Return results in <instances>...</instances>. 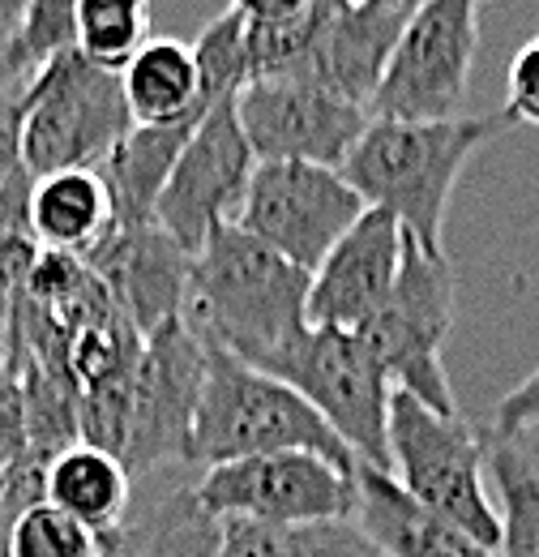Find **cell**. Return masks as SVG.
Listing matches in <instances>:
<instances>
[{
    "mask_svg": "<svg viewBox=\"0 0 539 557\" xmlns=\"http://www.w3.org/2000/svg\"><path fill=\"white\" fill-rule=\"evenodd\" d=\"M313 275L278 258L236 223H223L189 258L185 318L193 331L262 369L309 326Z\"/></svg>",
    "mask_w": 539,
    "mask_h": 557,
    "instance_id": "obj_1",
    "label": "cell"
},
{
    "mask_svg": "<svg viewBox=\"0 0 539 557\" xmlns=\"http://www.w3.org/2000/svg\"><path fill=\"white\" fill-rule=\"evenodd\" d=\"M514 125L518 121L505 108L450 121H368L360 146L342 163V176L368 207L390 210L419 245L441 249L450 194L467 159Z\"/></svg>",
    "mask_w": 539,
    "mask_h": 557,
    "instance_id": "obj_2",
    "label": "cell"
},
{
    "mask_svg": "<svg viewBox=\"0 0 539 557\" xmlns=\"http://www.w3.org/2000/svg\"><path fill=\"white\" fill-rule=\"evenodd\" d=\"M202 348L205 382L198 424H193V463L218 468V463L253 459V455L309 450L347 472L360 468L347 442L317 417V408L300 391H291L287 382L253 369L249 360L231 356L210 339H202Z\"/></svg>",
    "mask_w": 539,
    "mask_h": 557,
    "instance_id": "obj_3",
    "label": "cell"
},
{
    "mask_svg": "<svg viewBox=\"0 0 539 557\" xmlns=\"http://www.w3.org/2000/svg\"><path fill=\"white\" fill-rule=\"evenodd\" d=\"M390 476L428 510L463 528L475 545L501 549V510L488 493V450L484 429L459 417L433 412L415 395L394 391L390 395Z\"/></svg>",
    "mask_w": 539,
    "mask_h": 557,
    "instance_id": "obj_4",
    "label": "cell"
},
{
    "mask_svg": "<svg viewBox=\"0 0 539 557\" xmlns=\"http://www.w3.org/2000/svg\"><path fill=\"white\" fill-rule=\"evenodd\" d=\"M450 326H454V267L446 249L419 245L406 232L399 278L386 305L373 313V322L355 335H364V344L381 360L394 391L415 395L433 412L459 417V399L441 364Z\"/></svg>",
    "mask_w": 539,
    "mask_h": 557,
    "instance_id": "obj_5",
    "label": "cell"
},
{
    "mask_svg": "<svg viewBox=\"0 0 539 557\" xmlns=\"http://www.w3.org/2000/svg\"><path fill=\"white\" fill-rule=\"evenodd\" d=\"M262 373L300 391L364 468L390 472L386 420L394 386L381 360L364 344V335L335 326H304L287 348L270 356Z\"/></svg>",
    "mask_w": 539,
    "mask_h": 557,
    "instance_id": "obj_6",
    "label": "cell"
},
{
    "mask_svg": "<svg viewBox=\"0 0 539 557\" xmlns=\"http://www.w3.org/2000/svg\"><path fill=\"white\" fill-rule=\"evenodd\" d=\"M129 129L134 116L121 90V73L95 70L68 52L35 82L22 129V163L35 181L73 168H103L112 146Z\"/></svg>",
    "mask_w": 539,
    "mask_h": 557,
    "instance_id": "obj_7",
    "label": "cell"
},
{
    "mask_svg": "<svg viewBox=\"0 0 539 557\" xmlns=\"http://www.w3.org/2000/svg\"><path fill=\"white\" fill-rule=\"evenodd\" d=\"M475 52V0H424L406 17L386 73L368 99L373 121H450L467 95Z\"/></svg>",
    "mask_w": 539,
    "mask_h": 557,
    "instance_id": "obj_8",
    "label": "cell"
},
{
    "mask_svg": "<svg viewBox=\"0 0 539 557\" xmlns=\"http://www.w3.org/2000/svg\"><path fill=\"white\" fill-rule=\"evenodd\" d=\"M368 202L342 176L317 163H258L236 227L258 236L300 271H317L326 253L360 223Z\"/></svg>",
    "mask_w": 539,
    "mask_h": 557,
    "instance_id": "obj_9",
    "label": "cell"
},
{
    "mask_svg": "<svg viewBox=\"0 0 539 557\" xmlns=\"http://www.w3.org/2000/svg\"><path fill=\"white\" fill-rule=\"evenodd\" d=\"M198 497L218 519H249L270 528L355 519V472L309 450H278L205 468Z\"/></svg>",
    "mask_w": 539,
    "mask_h": 557,
    "instance_id": "obj_10",
    "label": "cell"
},
{
    "mask_svg": "<svg viewBox=\"0 0 539 557\" xmlns=\"http://www.w3.org/2000/svg\"><path fill=\"white\" fill-rule=\"evenodd\" d=\"M205 348L185 313L146 335L134 369V417L121 463L146 476L163 463H193V424L202 404Z\"/></svg>",
    "mask_w": 539,
    "mask_h": 557,
    "instance_id": "obj_11",
    "label": "cell"
},
{
    "mask_svg": "<svg viewBox=\"0 0 539 557\" xmlns=\"http://www.w3.org/2000/svg\"><path fill=\"white\" fill-rule=\"evenodd\" d=\"M253 172H258V154L240 129L236 95H227V99L210 103L202 125L180 150V159L154 202V227H163L193 258L214 227L236 223Z\"/></svg>",
    "mask_w": 539,
    "mask_h": 557,
    "instance_id": "obj_12",
    "label": "cell"
},
{
    "mask_svg": "<svg viewBox=\"0 0 539 557\" xmlns=\"http://www.w3.org/2000/svg\"><path fill=\"white\" fill-rule=\"evenodd\" d=\"M240 129L258 163H317L342 168L360 146L373 112L326 86H313L291 73L253 77L236 95Z\"/></svg>",
    "mask_w": 539,
    "mask_h": 557,
    "instance_id": "obj_13",
    "label": "cell"
},
{
    "mask_svg": "<svg viewBox=\"0 0 539 557\" xmlns=\"http://www.w3.org/2000/svg\"><path fill=\"white\" fill-rule=\"evenodd\" d=\"M403 223L390 210L368 207L360 223L326 253L309 283V326L364 331L386 305L403 267Z\"/></svg>",
    "mask_w": 539,
    "mask_h": 557,
    "instance_id": "obj_14",
    "label": "cell"
},
{
    "mask_svg": "<svg viewBox=\"0 0 539 557\" xmlns=\"http://www.w3.org/2000/svg\"><path fill=\"white\" fill-rule=\"evenodd\" d=\"M82 262L141 335L159 331L167 318L185 309L189 253L154 223H141V227L116 223Z\"/></svg>",
    "mask_w": 539,
    "mask_h": 557,
    "instance_id": "obj_15",
    "label": "cell"
},
{
    "mask_svg": "<svg viewBox=\"0 0 539 557\" xmlns=\"http://www.w3.org/2000/svg\"><path fill=\"white\" fill-rule=\"evenodd\" d=\"M403 26L406 13L342 9L330 0H317V30H313L309 48L296 57V65H287L283 73L304 77L313 86H326L342 99L368 108Z\"/></svg>",
    "mask_w": 539,
    "mask_h": 557,
    "instance_id": "obj_16",
    "label": "cell"
},
{
    "mask_svg": "<svg viewBox=\"0 0 539 557\" xmlns=\"http://www.w3.org/2000/svg\"><path fill=\"white\" fill-rule=\"evenodd\" d=\"M355 528L381 557H497L463 528L419 506L390 472L355 468Z\"/></svg>",
    "mask_w": 539,
    "mask_h": 557,
    "instance_id": "obj_17",
    "label": "cell"
},
{
    "mask_svg": "<svg viewBox=\"0 0 539 557\" xmlns=\"http://www.w3.org/2000/svg\"><path fill=\"white\" fill-rule=\"evenodd\" d=\"M116 227V202L99 168L39 176L30 189V240L43 253L86 258Z\"/></svg>",
    "mask_w": 539,
    "mask_h": 557,
    "instance_id": "obj_18",
    "label": "cell"
},
{
    "mask_svg": "<svg viewBox=\"0 0 539 557\" xmlns=\"http://www.w3.org/2000/svg\"><path fill=\"white\" fill-rule=\"evenodd\" d=\"M205 112L167 121V125H134L125 138L112 146V154L103 159L99 172H103V181L112 189L116 223L121 227L154 223V202H159V194H163V185H167L180 150L189 146V138L202 125Z\"/></svg>",
    "mask_w": 539,
    "mask_h": 557,
    "instance_id": "obj_19",
    "label": "cell"
},
{
    "mask_svg": "<svg viewBox=\"0 0 539 557\" xmlns=\"http://www.w3.org/2000/svg\"><path fill=\"white\" fill-rule=\"evenodd\" d=\"M43 502L61 506L77 523L99 532V541H108L129 519L134 476L116 455L86 446V442H73L43 472Z\"/></svg>",
    "mask_w": 539,
    "mask_h": 557,
    "instance_id": "obj_20",
    "label": "cell"
},
{
    "mask_svg": "<svg viewBox=\"0 0 539 557\" xmlns=\"http://www.w3.org/2000/svg\"><path fill=\"white\" fill-rule=\"evenodd\" d=\"M121 90L134 125H167L210 108L202 95L198 57L189 44L176 39H150L129 61V70L121 73Z\"/></svg>",
    "mask_w": 539,
    "mask_h": 557,
    "instance_id": "obj_21",
    "label": "cell"
},
{
    "mask_svg": "<svg viewBox=\"0 0 539 557\" xmlns=\"http://www.w3.org/2000/svg\"><path fill=\"white\" fill-rule=\"evenodd\" d=\"M223 519L210 515L198 488H176L154 510L129 515L116 536L103 541V557H218Z\"/></svg>",
    "mask_w": 539,
    "mask_h": 557,
    "instance_id": "obj_22",
    "label": "cell"
},
{
    "mask_svg": "<svg viewBox=\"0 0 539 557\" xmlns=\"http://www.w3.org/2000/svg\"><path fill=\"white\" fill-rule=\"evenodd\" d=\"M484 450L501 510L497 557H539V459L523 437H497L492 429L484 433Z\"/></svg>",
    "mask_w": 539,
    "mask_h": 557,
    "instance_id": "obj_23",
    "label": "cell"
},
{
    "mask_svg": "<svg viewBox=\"0 0 539 557\" xmlns=\"http://www.w3.org/2000/svg\"><path fill=\"white\" fill-rule=\"evenodd\" d=\"M218 557H381L377 545L355 528V519L270 528L249 519H223Z\"/></svg>",
    "mask_w": 539,
    "mask_h": 557,
    "instance_id": "obj_24",
    "label": "cell"
},
{
    "mask_svg": "<svg viewBox=\"0 0 539 557\" xmlns=\"http://www.w3.org/2000/svg\"><path fill=\"white\" fill-rule=\"evenodd\" d=\"M77 57L103 73H125L150 44V0H77Z\"/></svg>",
    "mask_w": 539,
    "mask_h": 557,
    "instance_id": "obj_25",
    "label": "cell"
},
{
    "mask_svg": "<svg viewBox=\"0 0 539 557\" xmlns=\"http://www.w3.org/2000/svg\"><path fill=\"white\" fill-rule=\"evenodd\" d=\"M4 557H103V541L61 506L35 502L13 519L4 536Z\"/></svg>",
    "mask_w": 539,
    "mask_h": 557,
    "instance_id": "obj_26",
    "label": "cell"
},
{
    "mask_svg": "<svg viewBox=\"0 0 539 557\" xmlns=\"http://www.w3.org/2000/svg\"><path fill=\"white\" fill-rule=\"evenodd\" d=\"M198 73H202L205 103H218L227 95H240L249 82V26L227 9L218 13L193 44Z\"/></svg>",
    "mask_w": 539,
    "mask_h": 557,
    "instance_id": "obj_27",
    "label": "cell"
},
{
    "mask_svg": "<svg viewBox=\"0 0 539 557\" xmlns=\"http://www.w3.org/2000/svg\"><path fill=\"white\" fill-rule=\"evenodd\" d=\"M73 9H77V0H35L30 4L17 39L43 65H52V61H61L68 52H77V17H73Z\"/></svg>",
    "mask_w": 539,
    "mask_h": 557,
    "instance_id": "obj_28",
    "label": "cell"
},
{
    "mask_svg": "<svg viewBox=\"0 0 539 557\" xmlns=\"http://www.w3.org/2000/svg\"><path fill=\"white\" fill-rule=\"evenodd\" d=\"M505 112L518 125H536L539 129V35L527 39L505 73Z\"/></svg>",
    "mask_w": 539,
    "mask_h": 557,
    "instance_id": "obj_29",
    "label": "cell"
},
{
    "mask_svg": "<svg viewBox=\"0 0 539 557\" xmlns=\"http://www.w3.org/2000/svg\"><path fill=\"white\" fill-rule=\"evenodd\" d=\"M26 455V399L22 377L0 369V476Z\"/></svg>",
    "mask_w": 539,
    "mask_h": 557,
    "instance_id": "obj_30",
    "label": "cell"
},
{
    "mask_svg": "<svg viewBox=\"0 0 539 557\" xmlns=\"http://www.w3.org/2000/svg\"><path fill=\"white\" fill-rule=\"evenodd\" d=\"M492 433H497V437H527V433H539V369L527 373V377L497 404Z\"/></svg>",
    "mask_w": 539,
    "mask_h": 557,
    "instance_id": "obj_31",
    "label": "cell"
},
{
    "mask_svg": "<svg viewBox=\"0 0 539 557\" xmlns=\"http://www.w3.org/2000/svg\"><path fill=\"white\" fill-rule=\"evenodd\" d=\"M43 70H48V65H43V61L22 44V39L0 44V103L30 95V90H35V82L43 77Z\"/></svg>",
    "mask_w": 539,
    "mask_h": 557,
    "instance_id": "obj_32",
    "label": "cell"
},
{
    "mask_svg": "<svg viewBox=\"0 0 539 557\" xmlns=\"http://www.w3.org/2000/svg\"><path fill=\"white\" fill-rule=\"evenodd\" d=\"M35 95V90H30ZM30 95L0 103V189L26 168L22 163V129H26V112H30Z\"/></svg>",
    "mask_w": 539,
    "mask_h": 557,
    "instance_id": "obj_33",
    "label": "cell"
},
{
    "mask_svg": "<svg viewBox=\"0 0 539 557\" xmlns=\"http://www.w3.org/2000/svg\"><path fill=\"white\" fill-rule=\"evenodd\" d=\"M317 0H231L227 9L245 22V26H283L296 22L304 13H313Z\"/></svg>",
    "mask_w": 539,
    "mask_h": 557,
    "instance_id": "obj_34",
    "label": "cell"
},
{
    "mask_svg": "<svg viewBox=\"0 0 539 557\" xmlns=\"http://www.w3.org/2000/svg\"><path fill=\"white\" fill-rule=\"evenodd\" d=\"M30 4H35V0H0V44L17 39V30H22L26 13H30Z\"/></svg>",
    "mask_w": 539,
    "mask_h": 557,
    "instance_id": "obj_35",
    "label": "cell"
},
{
    "mask_svg": "<svg viewBox=\"0 0 539 557\" xmlns=\"http://www.w3.org/2000/svg\"><path fill=\"white\" fill-rule=\"evenodd\" d=\"M330 4H342V9H381V13H415L424 0H330Z\"/></svg>",
    "mask_w": 539,
    "mask_h": 557,
    "instance_id": "obj_36",
    "label": "cell"
},
{
    "mask_svg": "<svg viewBox=\"0 0 539 557\" xmlns=\"http://www.w3.org/2000/svg\"><path fill=\"white\" fill-rule=\"evenodd\" d=\"M0 493H4V476H0Z\"/></svg>",
    "mask_w": 539,
    "mask_h": 557,
    "instance_id": "obj_37",
    "label": "cell"
},
{
    "mask_svg": "<svg viewBox=\"0 0 539 557\" xmlns=\"http://www.w3.org/2000/svg\"><path fill=\"white\" fill-rule=\"evenodd\" d=\"M475 4H479V0H475Z\"/></svg>",
    "mask_w": 539,
    "mask_h": 557,
    "instance_id": "obj_38",
    "label": "cell"
}]
</instances>
